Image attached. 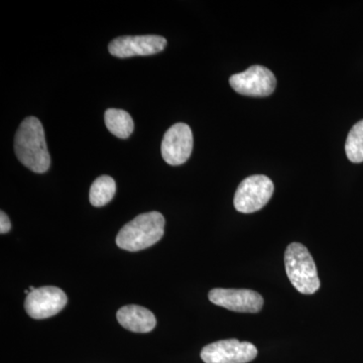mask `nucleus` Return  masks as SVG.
I'll return each mask as SVG.
<instances>
[{"label":"nucleus","mask_w":363,"mask_h":363,"mask_svg":"<svg viewBox=\"0 0 363 363\" xmlns=\"http://www.w3.org/2000/svg\"><path fill=\"white\" fill-rule=\"evenodd\" d=\"M14 150L18 161L35 173L43 174L51 166L45 131L37 117H26L14 138Z\"/></svg>","instance_id":"f257e3e1"},{"label":"nucleus","mask_w":363,"mask_h":363,"mask_svg":"<svg viewBox=\"0 0 363 363\" xmlns=\"http://www.w3.org/2000/svg\"><path fill=\"white\" fill-rule=\"evenodd\" d=\"M164 224L166 221L160 212L138 215L117 234V247L128 252H138L150 247L162 240Z\"/></svg>","instance_id":"f03ea898"},{"label":"nucleus","mask_w":363,"mask_h":363,"mask_svg":"<svg viewBox=\"0 0 363 363\" xmlns=\"http://www.w3.org/2000/svg\"><path fill=\"white\" fill-rule=\"evenodd\" d=\"M286 276L296 290L304 295H313L321 286L316 264L311 253L301 243H291L285 252Z\"/></svg>","instance_id":"7ed1b4c3"},{"label":"nucleus","mask_w":363,"mask_h":363,"mask_svg":"<svg viewBox=\"0 0 363 363\" xmlns=\"http://www.w3.org/2000/svg\"><path fill=\"white\" fill-rule=\"evenodd\" d=\"M274 186L269 177L253 175L245 179L234 196V207L241 213L250 214L262 209L274 194Z\"/></svg>","instance_id":"20e7f679"},{"label":"nucleus","mask_w":363,"mask_h":363,"mask_svg":"<svg viewBox=\"0 0 363 363\" xmlns=\"http://www.w3.org/2000/svg\"><path fill=\"white\" fill-rule=\"evenodd\" d=\"M229 83L238 94L250 97H267L276 89L277 79L269 69L255 65L242 73L231 76Z\"/></svg>","instance_id":"39448f33"},{"label":"nucleus","mask_w":363,"mask_h":363,"mask_svg":"<svg viewBox=\"0 0 363 363\" xmlns=\"http://www.w3.org/2000/svg\"><path fill=\"white\" fill-rule=\"evenodd\" d=\"M257 357V350L252 343L228 339L205 346L201 358L205 363H247Z\"/></svg>","instance_id":"423d86ee"},{"label":"nucleus","mask_w":363,"mask_h":363,"mask_svg":"<svg viewBox=\"0 0 363 363\" xmlns=\"http://www.w3.org/2000/svg\"><path fill=\"white\" fill-rule=\"evenodd\" d=\"M193 133L186 123H176L167 130L162 138V159L171 166L185 164L192 154Z\"/></svg>","instance_id":"0eeeda50"},{"label":"nucleus","mask_w":363,"mask_h":363,"mask_svg":"<svg viewBox=\"0 0 363 363\" xmlns=\"http://www.w3.org/2000/svg\"><path fill=\"white\" fill-rule=\"evenodd\" d=\"M68 298L57 286H42L26 296L25 309L33 319H47L55 316L65 307Z\"/></svg>","instance_id":"6e6552de"},{"label":"nucleus","mask_w":363,"mask_h":363,"mask_svg":"<svg viewBox=\"0 0 363 363\" xmlns=\"http://www.w3.org/2000/svg\"><path fill=\"white\" fill-rule=\"evenodd\" d=\"M166 45L167 40L161 35H126L112 40L108 45V50L112 56L117 58H130L156 55L162 52Z\"/></svg>","instance_id":"1a4fd4ad"},{"label":"nucleus","mask_w":363,"mask_h":363,"mask_svg":"<svg viewBox=\"0 0 363 363\" xmlns=\"http://www.w3.org/2000/svg\"><path fill=\"white\" fill-rule=\"evenodd\" d=\"M208 297L216 306L240 313H259L264 303L260 294L245 289H214Z\"/></svg>","instance_id":"9d476101"},{"label":"nucleus","mask_w":363,"mask_h":363,"mask_svg":"<svg viewBox=\"0 0 363 363\" xmlns=\"http://www.w3.org/2000/svg\"><path fill=\"white\" fill-rule=\"evenodd\" d=\"M116 317L121 326L136 333H147L157 325L155 315L142 306H124L117 311Z\"/></svg>","instance_id":"9b49d317"},{"label":"nucleus","mask_w":363,"mask_h":363,"mask_svg":"<svg viewBox=\"0 0 363 363\" xmlns=\"http://www.w3.org/2000/svg\"><path fill=\"white\" fill-rule=\"evenodd\" d=\"M104 121L107 130L111 131L112 135L123 140L130 138L135 130L133 117L128 112L121 109H107L104 114Z\"/></svg>","instance_id":"f8f14e48"},{"label":"nucleus","mask_w":363,"mask_h":363,"mask_svg":"<svg viewBox=\"0 0 363 363\" xmlns=\"http://www.w3.org/2000/svg\"><path fill=\"white\" fill-rule=\"evenodd\" d=\"M116 192V181L109 176H101L93 182L89 199L94 207H102L113 199Z\"/></svg>","instance_id":"ddd939ff"},{"label":"nucleus","mask_w":363,"mask_h":363,"mask_svg":"<svg viewBox=\"0 0 363 363\" xmlns=\"http://www.w3.org/2000/svg\"><path fill=\"white\" fill-rule=\"evenodd\" d=\"M345 152L350 162L355 164L363 162V121H358L348 133Z\"/></svg>","instance_id":"4468645a"},{"label":"nucleus","mask_w":363,"mask_h":363,"mask_svg":"<svg viewBox=\"0 0 363 363\" xmlns=\"http://www.w3.org/2000/svg\"><path fill=\"white\" fill-rule=\"evenodd\" d=\"M11 229V222L4 211L0 212V233H9Z\"/></svg>","instance_id":"2eb2a0df"}]
</instances>
